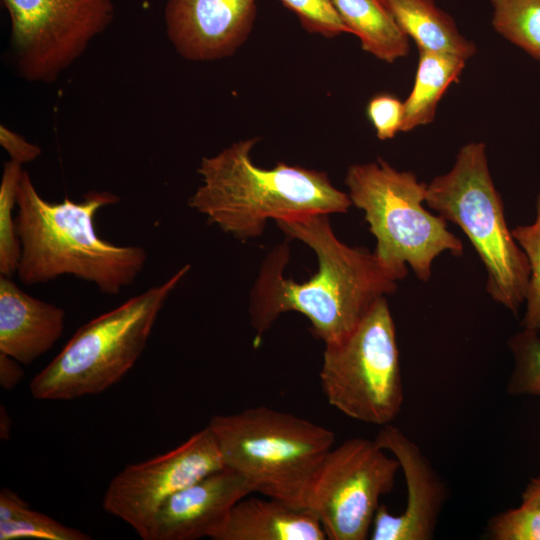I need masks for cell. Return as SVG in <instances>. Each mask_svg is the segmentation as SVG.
I'll return each instance as SVG.
<instances>
[{
	"instance_id": "obj_1",
	"label": "cell",
	"mask_w": 540,
	"mask_h": 540,
	"mask_svg": "<svg viewBox=\"0 0 540 540\" xmlns=\"http://www.w3.org/2000/svg\"><path fill=\"white\" fill-rule=\"evenodd\" d=\"M275 222L288 237L313 250L318 270L299 283L283 274L289 260L287 245H278L267 255L250 295L249 313L258 335L282 313L295 311L310 321L317 338L334 343L347 336L376 301L396 291V281L373 253L337 238L327 214Z\"/></svg>"
},
{
	"instance_id": "obj_2",
	"label": "cell",
	"mask_w": 540,
	"mask_h": 540,
	"mask_svg": "<svg viewBox=\"0 0 540 540\" xmlns=\"http://www.w3.org/2000/svg\"><path fill=\"white\" fill-rule=\"evenodd\" d=\"M119 201L109 191H90L80 202L65 198L52 203L41 197L24 170L15 216L21 243L19 280L33 285L72 275L106 295H116L132 284L147 252L140 246L114 245L98 236L94 226L97 212Z\"/></svg>"
},
{
	"instance_id": "obj_3",
	"label": "cell",
	"mask_w": 540,
	"mask_h": 540,
	"mask_svg": "<svg viewBox=\"0 0 540 540\" xmlns=\"http://www.w3.org/2000/svg\"><path fill=\"white\" fill-rule=\"evenodd\" d=\"M257 142L239 140L201 159L202 183L188 205L223 232L244 241L260 236L269 219L346 213L352 206L326 172L286 163L257 166L251 158Z\"/></svg>"
},
{
	"instance_id": "obj_4",
	"label": "cell",
	"mask_w": 540,
	"mask_h": 540,
	"mask_svg": "<svg viewBox=\"0 0 540 540\" xmlns=\"http://www.w3.org/2000/svg\"><path fill=\"white\" fill-rule=\"evenodd\" d=\"M207 426L224 466L239 473L253 492L307 508L316 473L333 448V431L265 406L214 415Z\"/></svg>"
},
{
	"instance_id": "obj_5",
	"label": "cell",
	"mask_w": 540,
	"mask_h": 540,
	"mask_svg": "<svg viewBox=\"0 0 540 540\" xmlns=\"http://www.w3.org/2000/svg\"><path fill=\"white\" fill-rule=\"evenodd\" d=\"M345 184L352 206L364 212L376 238L373 254L392 280L404 279L409 266L419 280L428 281L439 255H462V242L447 221L425 209L427 184L415 173L378 158L349 166Z\"/></svg>"
},
{
	"instance_id": "obj_6",
	"label": "cell",
	"mask_w": 540,
	"mask_h": 540,
	"mask_svg": "<svg viewBox=\"0 0 540 540\" xmlns=\"http://www.w3.org/2000/svg\"><path fill=\"white\" fill-rule=\"evenodd\" d=\"M186 264L150 287L88 321L30 381L37 400H73L100 394L118 383L146 347L170 294L189 272Z\"/></svg>"
},
{
	"instance_id": "obj_7",
	"label": "cell",
	"mask_w": 540,
	"mask_h": 540,
	"mask_svg": "<svg viewBox=\"0 0 540 540\" xmlns=\"http://www.w3.org/2000/svg\"><path fill=\"white\" fill-rule=\"evenodd\" d=\"M425 203L464 232L485 267L488 294L516 314L525 302L530 265L508 228L485 144L461 147L452 168L427 184Z\"/></svg>"
},
{
	"instance_id": "obj_8",
	"label": "cell",
	"mask_w": 540,
	"mask_h": 540,
	"mask_svg": "<svg viewBox=\"0 0 540 540\" xmlns=\"http://www.w3.org/2000/svg\"><path fill=\"white\" fill-rule=\"evenodd\" d=\"M320 382L329 404L349 418L384 426L397 417L403 383L386 297L376 301L347 336L325 344Z\"/></svg>"
},
{
	"instance_id": "obj_9",
	"label": "cell",
	"mask_w": 540,
	"mask_h": 540,
	"mask_svg": "<svg viewBox=\"0 0 540 540\" xmlns=\"http://www.w3.org/2000/svg\"><path fill=\"white\" fill-rule=\"evenodd\" d=\"M18 75L53 83L111 24V0H2Z\"/></svg>"
},
{
	"instance_id": "obj_10",
	"label": "cell",
	"mask_w": 540,
	"mask_h": 540,
	"mask_svg": "<svg viewBox=\"0 0 540 540\" xmlns=\"http://www.w3.org/2000/svg\"><path fill=\"white\" fill-rule=\"evenodd\" d=\"M400 469L375 440L350 438L333 447L312 483L307 508L329 540H365L379 507Z\"/></svg>"
},
{
	"instance_id": "obj_11",
	"label": "cell",
	"mask_w": 540,
	"mask_h": 540,
	"mask_svg": "<svg viewBox=\"0 0 540 540\" xmlns=\"http://www.w3.org/2000/svg\"><path fill=\"white\" fill-rule=\"evenodd\" d=\"M224 467L211 430L204 429L163 454L126 466L109 483L102 506L150 540L155 517L175 493Z\"/></svg>"
},
{
	"instance_id": "obj_12",
	"label": "cell",
	"mask_w": 540,
	"mask_h": 540,
	"mask_svg": "<svg viewBox=\"0 0 540 540\" xmlns=\"http://www.w3.org/2000/svg\"><path fill=\"white\" fill-rule=\"evenodd\" d=\"M400 465L407 487V502L398 515L379 505L373 523V540H429L434 536L446 489L439 474L420 448L399 428L382 426L374 439Z\"/></svg>"
},
{
	"instance_id": "obj_13",
	"label": "cell",
	"mask_w": 540,
	"mask_h": 540,
	"mask_svg": "<svg viewBox=\"0 0 540 540\" xmlns=\"http://www.w3.org/2000/svg\"><path fill=\"white\" fill-rule=\"evenodd\" d=\"M256 0H167L166 32L177 53L190 61L233 55L248 39Z\"/></svg>"
},
{
	"instance_id": "obj_14",
	"label": "cell",
	"mask_w": 540,
	"mask_h": 540,
	"mask_svg": "<svg viewBox=\"0 0 540 540\" xmlns=\"http://www.w3.org/2000/svg\"><path fill=\"white\" fill-rule=\"evenodd\" d=\"M252 493L239 473L224 466L171 496L155 517L150 540L212 538L233 506Z\"/></svg>"
},
{
	"instance_id": "obj_15",
	"label": "cell",
	"mask_w": 540,
	"mask_h": 540,
	"mask_svg": "<svg viewBox=\"0 0 540 540\" xmlns=\"http://www.w3.org/2000/svg\"><path fill=\"white\" fill-rule=\"evenodd\" d=\"M65 311L23 291L11 277L0 276V352L28 365L62 336Z\"/></svg>"
},
{
	"instance_id": "obj_16",
	"label": "cell",
	"mask_w": 540,
	"mask_h": 540,
	"mask_svg": "<svg viewBox=\"0 0 540 540\" xmlns=\"http://www.w3.org/2000/svg\"><path fill=\"white\" fill-rule=\"evenodd\" d=\"M248 497V496H247ZM243 498L230 510L213 540H325L316 515L277 499Z\"/></svg>"
},
{
	"instance_id": "obj_17",
	"label": "cell",
	"mask_w": 540,
	"mask_h": 540,
	"mask_svg": "<svg viewBox=\"0 0 540 540\" xmlns=\"http://www.w3.org/2000/svg\"><path fill=\"white\" fill-rule=\"evenodd\" d=\"M403 32L419 51L451 54L468 60L476 46L465 38L453 18L433 0H384Z\"/></svg>"
},
{
	"instance_id": "obj_18",
	"label": "cell",
	"mask_w": 540,
	"mask_h": 540,
	"mask_svg": "<svg viewBox=\"0 0 540 540\" xmlns=\"http://www.w3.org/2000/svg\"><path fill=\"white\" fill-rule=\"evenodd\" d=\"M350 34L377 59L393 63L409 53V38L384 0H332Z\"/></svg>"
},
{
	"instance_id": "obj_19",
	"label": "cell",
	"mask_w": 540,
	"mask_h": 540,
	"mask_svg": "<svg viewBox=\"0 0 540 540\" xmlns=\"http://www.w3.org/2000/svg\"><path fill=\"white\" fill-rule=\"evenodd\" d=\"M419 52L414 84L404 101L401 132L433 122L439 101L449 86L458 81L467 61L451 54Z\"/></svg>"
},
{
	"instance_id": "obj_20",
	"label": "cell",
	"mask_w": 540,
	"mask_h": 540,
	"mask_svg": "<svg viewBox=\"0 0 540 540\" xmlns=\"http://www.w3.org/2000/svg\"><path fill=\"white\" fill-rule=\"evenodd\" d=\"M90 540L91 536L34 511L9 488L0 491V540Z\"/></svg>"
},
{
	"instance_id": "obj_21",
	"label": "cell",
	"mask_w": 540,
	"mask_h": 540,
	"mask_svg": "<svg viewBox=\"0 0 540 540\" xmlns=\"http://www.w3.org/2000/svg\"><path fill=\"white\" fill-rule=\"evenodd\" d=\"M492 25L540 63V0H491Z\"/></svg>"
},
{
	"instance_id": "obj_22",
	"label": "cell",
	"mask_w": 540,
	"mask_h": 540,
	"mask_svg": "<svg viewBox=\"0 0 540 540\" xmlns=\"http://www.w3.org/2000/svg\"><path fill=\"white\" fill-rule=\"evenodd\" d=\"M22 164L9 160L4 164L0 182V273L11 277L17 273L21 243L13 209L23 174Z\"/></svg>"
},
{
	"instance_id": "obj_23",
	"label": "cell",
	"mask_w": 540,
	"mask_h": 540,
	"mask_svg": "<svg viewBox=\"0 0 540 540\" xmlns=\"http://www.w3.org/2000/svg\"><path fill=\"white\" fill-rule=\"evenodd\" d=\"M512 234L525 252L530 275L526 289V310L522 320L523 329L540 331V193L536 200V217L533 223L512 229Z\"/></svg>"
},
{
	"instance_id": "obj_24",
	"label": "cell",
	"mask_w": 540,
	"mask_h": 540,
	"mask_svg": "<svg viewBox=\"0 0 540 540\" xmlns=\"http://www.w3.org/2000/svg\"><path fill=\"white\" fill-rule=\"evenodd\" d=\"M514 368L508 382L511 394L540 396V337L523 329L509 341Z\"/></svg>"
},
{
	"instance_id": "obj_25",
	"label": "cell",
	"mask_w": 540,
	"mask_h": 540,
	"mask_svg": "<svg viewBox=\"0 0 540 540\" xmlns=\"http://www.w3.org/2000/svg\"><path fill=\"white\" fill-rule=\"evenodd\" d=\"M494 540H540V508L530 502L494 516L488 524Z\"/></svg>"
},
{
	"instance_id": "obj_26",
	"label": "cell",
	"mask_w": 540,
	"mask_h": 540,
	"mask_svg": "<svg viewBox=\"0 0 540 540\" xmlns=\"http://www.w3.org/2000/svg\"><path fill=\"white\" fill-rule=\"evenodd\" d=\"M293 12L308 33L333 38L348 29L336 12L332 0H279Z\"/></svg>"
},
{
	"instance_id": "obj_27",
	"label": "cell",
	"mask_w": 540,
	"mask_h": 540,
	"mask_svg": "<svg viewBox=\"0 0 540 540\" xmlns=\"http://www.w3.org/2000/svg\"><path fill=\"white\" fill-rule=\"evenodd\" d=\"M366 113L378 139L389 140L401 132L404 102L397 97L388 93L373 96L367 104Z\"/></svg>"
},
{
	"instance_id": "obj_28",
	"label": "cell",
	"mask_w": 540,
	"mask_h": 540,
	"mask_svg": "<svg viewBox=\"0 0 540 540\" xmlns=\"http://www.w3.org/2000/svg\"><path fill=\"white\" fill-rule=\"evenodd\" d=\"M0 144L10 156V160L20 164L36 160L41 154V148L4 125L0 126Z\"/></svg>"
},
{
	"instance_id": "obj_29",
	"label": "cell",
	"mask_w": 540,
	"mask_h": 540,
	"mask_svg": "<svg viewBox=\"0 0 540 540\" xmlns=\"http://www.w3.org/2000/svg\"><path fill=\"white\" fill-rule=\"evenodd\" d=\"M21 363L13 357L0 352V385L5 390L15 388L24 377Z\"/></svg>"
},
{
	"instance_id": "obj_30",
	"label": "cell",
	"mask_w": 540,
	"mask_h": 540,
	"mask_svg": "<svg viewBox=\"0 0 540 540\" xmlns=\"http://www.w3.org/2000/svg\"><path fill=\"white\" fill-rule=\"evenodd\" d=\"M522 501L530 502L540 508V476L528 483L523 492Z\"/></svg>"
},
{
	"instance_id": "obj_31",
	"label": "cell",
	"mask_w": 540,
	"mask_h": 540,
	"mask_svg": "<svg viewBox=\"0 0 540 540\" xmlns=\"http://www.w3.org/2000/svg\"><path fill=\"white\" fill-rule=\"evenodd\" d=\"M12 421L5 407L0 408V436L2 440H7L10 437Z\"/></svg>"
}]
</instances>
